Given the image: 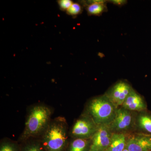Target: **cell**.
<instances>
[{
    "mask_svg": "<svg viewBox=\"0 0 151 151\" xmlns=\"http://www.w3.org/2000/svg\"><path fill=\"white\" fill-rule=\"evenodd\" d=\"M99 126L88 114L81 116L76 122L71 130V136L74 139H91Z\"/></svg>",
    "mask_w": 151,
    "mask_h": 151,
    "instance_id": "5b68a950",
    "label": "cell"
},
{
    "mask_svg": "<svg viewBox=\"0 0 151 151\" xmlns=\"http://www.w3.org/2000/svg\"><path fill=\"white\" fill-rule=\"evenodd\" d=\"M139 113L136 123L140 134L151 136V112L146 110Z\"/></svg>",
    "mask_w": 151,
    "mask_h": 151,
    "instance_id": "8fae6325",
    "label": "cell"
},
{
    "mask_svg": "<svg viewBox=\"0 0 151 151\" xmlns=\"http://www.w3.org/2000/svg\"><path fill=\"white\" fill-rule=\"evenodd\" d=\"M108 1L95 0L81 2V5L84 6L87 14L89 16H100L107 10L106 3Z\"/></svg>",
    "mask_w": 151,
    "mask_h": 151,
    "instance_id": "30bf717a",
    "label": "cell"
},
{
    "mask_svg": "<svg viewBox=\"0 0 151 151\" xmlns=\"http://www.w3.org/2000/svg\"><path fill=\"white\" fill-rule=\"evenodd\" d=\"M126 148L129 151H151V136L139 133L127 139Z\"/></svg>",
    "mask_w": 151,
    "mask_h": 151,
    "instance_id": "ba28073f",
    "label": "cell"
},
{
    "mask_svg": "<svg viewBox=\"0 0 151 151\" xmlns=\"http://www.w3.org/2000/svg\"><path fill=\"white\" fill-rule=\"evenodd\" d=\"M59 8L62 11H65L70 7L73 4V2L71 0H59L58 1Z\"/></svg>",
    "mask_w": 151,
    "mask_h": 151,
    "instance_id": "e0dca14e",
    "label": "cell"
},
{
    "mask_svg": "<svg viewBox=\"0 0 151 151\" xmlns=\"http://www.w3.org/2000/svg\"><path fill=\"white\" fill-rule=\"evenodd\" d=\"M118 108L104 94L93 98L87 107L88 114L98 126H109L115 119Z\"/></svg>",
    "mask_w": 151,
    "mask_h": 151,
    "instance_id": "3957f363",
    "label": "cell"
},
{
    "mask_svg": "<svg viewBox=\"0 0 151 151\" xmlns=\"http://www.w3.org/2000/svg\"><path fill=\"white\" fill-rule=\"evenodd\" d=\"M91 142V139H74L68 144L65 151H89Z\"/></svg>",
    "mask_w": 151,
    "mask_h": 151,
    "instance_id": "4fadbf2b",
    "label": "cell"
},
{
    "mask_svg": "<svg viewBox=\"0 0 151 151\" xmlns=\"http://www.w3.org/2000/svg\"><path fill=\"white\" fill-rule=\"evenodd\" d=\"M41 142L46 151H65L68 145L65 119L59 117L50 122Z\"/></svg>",
    "mask_w": 151,
    "mask_h": 151,
    "instance_id": "6da1fadb",
    "label": "cell"
},
{
    "mask_svg": "<svg viewBox=\"0 0 151 151\" xmlns=\"http://www.w3.org/2000/svg\"><path fill=\"white\" fill-rule=\"evenodd\" d=\"M136 121L133 112L122 107L117 109L115 119L109 127L112 133L125 134L133 129Z\"/></svg>",
    "mask_w": 151,
    "mask_h": 151,
    "instance_id": "277c9868",
    "label": "cell"
},
{
    "mask_svg": "<svg viewBox=\"0 0 151 151\" xmlns=\"http://www.w3.org/2000/svg\"><path fill=\"white\" fill-rule=\"evenodd\" d=\"M51 114V111L46 106L38 105L33 107L28 115L21 140H27L44 132L50 123Z\"/></svg>",
    "mask_w": 151,
    "mask_h": 151,
    "instance_id": "7a4b0ae2",
    "label": "cell"
},
{
    "mask_svg": "<svg viewBox=\"0 0 151 151\" xmlns=\"http://www.w3.org/2000/svg\"><path fill=\"white\" fill-rule=\"evenodd\" d=\"M20 151H46L41 142H29L21 146Z\"/></svg>",
    "mask_w": 151,
    "mask_h": 151,
    "instance_id": "5bb4252c",
    "label": "cell"
},
{
    "mask_svg": "<svg viewBox=\"0 0 151 151\" xmlns=\"http://www.w3.org/2000/svg\"><path fill=\"white\" fill-rule=\"evenodd\" d=\"M122 107L132 112H141L147 109V104L142 96L132 89Z\"/></svg>",
    "mask_w": 151,
    "mask_h": 151,
    "instance_id": "9c48e42d",
    "label": "cell"
},
{
    "mask_svg": "<svg viewBox=\"0 0 151 151\" xmlns=\"http://www.w3.org/2000/svg\"><path fill=\"white\" fill-rule=\"evenodd\" d=\"M127 141L124 134L113 133L110 145L105 151H123L126 148Z\"/></svg>",
    "mask_w": 151,
    "mask_h": 151,
    "instance_id": "7c38bea8",
    "label": "cell"
},
{
    "mask_svg": "<svg viewBox=\"0 0 151 151\" xmlns=\"http://www.w3.org/2000/svg\"><path fill=\"white\" fill-rule=\"evenodd\" d=\"M113 133L108 125L99 126L91 138L89 151H105L111 143Z\"/></svg>",
    "mask_w": 151,
    "mask_h": 151,
    "instance_id": "52a82bcc",
    "label": "cell"
},
{
    "mask_svg": "<svg viewBox=\"0 0 151 151\" xmlns=\"http://www.w3.org/2000/svg\"><path fill=\"white\" fill-rule=\"evenodd\" d=\"M108 1L112 3L115 5L119 6L124 5L127 3V1H125V0H111V1Z\"/></svg>",
    "mask_w": 151,
    "mask_h": 151,
    "instance_id": "ac0fdd59",
    "label": "cell"
},
{
    "mask_svg": "<svg viewBox=\"0 0 151 151\" xmlns=\"http://www.w3.org/2000/svg\"><path fill=\"white\" fill-rule=\"evenodd\" d=\"M133 89L129 82L120 80L111 86L105 94L117 108L122 106Z\"/></svg>",
    "mask_w": 151,
    "mask_h": 151,
    "instance_id": "8992f818",
    "label": "cell"
},
{
    "mask_svg": "<svg viewBox=\"0 0 151 151\" xmlns=\"http://www.w3.org/2000/svg\"><path fill=\"white\" fill-rule=\"evenodd\" d=\"M21 146L11 141H3L0 145V151H20Z\"/></svg>",
    "mask_w": 151,
    "mask_h": 151,
    "instance_id": "9a60e30c",
    "label": "cell"
},
{
    "mask_svg": "<svg viewBox=\"0 0 151 151\" xmlns=\"http://www.w3.org/2000/svg\"><path fill=\"white\" fill-rule=\"evenodd\" d=\"M83 11L82 5L78 3H73L72 5L66 11V12L68 15L76 17L80 14Z\"/></svg>",
    "mask_w": 151,
    "mask_h": 151,
    "instance_id": "2e32d148",
    "label": "cell"
},
{
    "mask_svg": "<svg viewBox=\"0 0 151 151\" xmlns=\"http://www.w3.org/2000/svg\"><path fill=\"white\" fill-rule=\"evenodd\" d=\"M123 151H129L128 150H127V148H125V149H124V150H123Z\"/></svg>",
    "mask_w": 151,
    "mask_h": 151,
    "instance_id": "d6986e66",
    "label": "cell"
}]
</instances>
